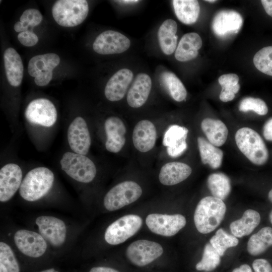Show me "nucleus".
<instances>
[{
	"label": "nucleus",
	"mask_w": 272,
	"mask_h": 272,
	"mask_svg": "<svg viewBox=\"0 0 272 272\" xmlns=\"http://www.w3.org/2000/svg\"><path fill=\"white\" fill-rule=\"evenodd\" d=\"M226 212L224 201L216 197L208 196L198 203L194 214V222L197 231L208 234L215 230L223 220Z\"/></svg>",
	"instance_id": "1"
},
{
	"label": "nucleus",
	"mask_w": 272,
	"mask_h": 272,
	"mask_svg": "<svg viewBox=\"0 0 272 272\" xmlns=\"http://www.w3.org/2000/svg\"><path fill=\"white\" fill-rule=\"evenodd\" d=\"M54 181L53 173L47 167H39L29 171L19 188L25 200L34 201L43 197L51 189Z\"/></svg>",
	"instance_id": "2"
},
{
	"label": "nucleus",
	"mask_w": 272,
	"mask_h": 272,
	"mask_svg": "<svg viewBox=\"0 0 272 272\" xmlns=\"http://www.w3.org/2000/svg\"><path fill=\"white\" fill-rule=\"evenodd\" d=\"M236 145L241 153L256 165L264 164L268 159V152L260 135L249 127L239 129L235 136Z\"/></svg>",
	"instance_id": "3"
},
{
	"label": "nucleus",
	"mask_w": 272,
	"mask_h": 272,
	"mask_svg": "<svg viewBox=\"0 0 272 272\" xmlns=\"http://www.w3.org/2000/svg\"><path fill=\"white\" fill-rule=\"evenodd\" d=\"M89 12L88 2L85 0H59L52 8V16L60 26H77L86 19Z\"/></svg>",
	"instance_id": "4"
},
{
	"label": "nucleus",
	"mask_w": 272,
	"mask_h": 272,
	"mask_svg": "<svg viewBox=\"0 0 272 272\" xmlns=\"http://www.w3.org/2000/svg\"><path fill=\"white\" fill-rule=\"evenodd\" d=\"M62 170L71 178L81 183H89L95 177L96 167L88 157L75 152L64 153L60 161Z\"/></svg>",
	"instance_id": "5"
},
{
	"label": "nucleus",
	"mask_w": 272,
	"mask_h": 272,
	"mask_svg": "<svg viewBox=\"0 0 272 272\" xmlns=\"http://www.w3.org/2000/svg\"><path fill=\"white\" fill-rule=\"evenodd\" d=\"M142 194L141 187L132 181L122 182L113 187L106 194L103 199L105 208L114 211L138 200Z\"/></svg>",
	"instance_id": "6"
},
{
	"label": "nucleus",
	"mask_w": 272,
	"mask_h": 272,
	"mask_svg": "<svg viewBox=\"0 0 272 272\" xmlns=\"http://www.w3.org/2000/svg\"><path fill=\"white\" fill-rule=\"evenodd\" d=\"M143 220L137 215L121 217L111 223L106 229L104 239L110 245H118L134 235L141 228Z\"/></svg>",
	"instance_id": "7"
},
{
	"label": "nucleus",
	"mask_w": 272,
	"mask_h": 272,
	"mask_svg": "<svg viewBox=\"0 0 272 272\" xmlns=\"http://www.w3.org/2000/svg\"><path fill=\"white\" fill-rule=\"evenodd\" d=\"M25 115L27 120L31 123L50 127L56 121L57 112L51 101L45 98H38L28 104Z\"/></svg>",
	"instance_id": "8"
},
{
	"label": "nucleus",
	"mask_w": 272,
	"mask_h": 272,
	"mask_svg": "<svg viewBox=\"0 0 272 272\" xmlns=\"http://www.w3.org/2000/svg\"><path fill=\"white\" fill-rule=\"evenodd\" d=\"M163 252V247L159 243L147 240H138L127 247L126 256L132 264L143 266L157 259Z\"/></svg>",
	"instance_id": "9"
},
{
	"label": "nucleus",
	"mask_w": 272,
	"mask_h": 272,
	"mask_svg": "<svg viewBox=\"0 0 272 272\" xmlns=\"http://www.w3.org/2000/svg\"><path fill=\"white\" fill-rule=\"evenodd\" d=\"M148 228L154 233L163 236L177 234L186 225V219L182 215L149 214L146 219Z\"/></svg>",
	"instance_id": "10"
},
{
	"label": "nucleus",
	"mask_w": 272,
	"mask_h": 272,
	"mask_svg": "<svg viewBox=\"0 0 272 272\" xmlns=\"http://www.w3.org/2000/svg\"><path fill=\"white\" fill-rule=\"evenodd\" d=\"M15 244L23 254L32 258L42 256L47 248L46 240L38 233L26 229L18 230L14 236Z\"/></svg>",
	"instance_id": "11"
},
{
	"label": "nucleus",
	"mask_w": 272,
	"mask_h": 272,
	"mask_svg": "<svg viewBox=\"0 0 272 272\" xmlns=\"http://www.w3.org/2000/svg\"><path fill=\"white\" fill-rule=\"evenodd\" d=\"M130 45V40L123 34L113 30H107L96 37L93 48L100 54H113L125 51Z\"/></svg>",
	"instance_id": "12"
},
{
	"label": "nucleus",
	"mask_w": 272,
	"mask_h": 272,
	"mask_svg": "<svg viewBox=\"0 0 272 272\" xmlns=\"http://www.w3.org/2000/svg\"><path fill=\"white\" fill-rule=\"evenodd\" d=\"M39 234L50 244L59 247L65 242L66 228L64 222L53 216H41L35 220Z\"/></svg>",
	"instance_id": "13"
},
{
	"label": "nucleus",
	"mask_w": 272,
	"mask_h": 272,
	"mask_svg": "<svg viewBox=\"0 0 272 272\" xmlns=\"http://www.w3.org/2000/svg\"><path fill=\"white\" fill-rule=\"evenodd\" d=\"M67 139L74 152L84 155L88 153L91 139L87 124L83 118L78 116L71 122L67 129Z\"/></svg>",
	"instance_id": "14"
},
{
	"label": "nucleus",
	"mask_w": 272,
	"mask_h": 272,
	"mask_svg": "<svg viewBox=\"0 0 272 272\" xmlns=\"http://www.w3.org/2000/svg\"><path fill=\"white\" fill-rule=\"evenodd\" d=\"M22 171L15 163H8L0 170V201L9 200L19 189L22 182Z\"/></svg>",
	"instance_id": "15"
},
{
	"label": "nucleus",
	"mask_w": 272,
	"mask_h": 272,
	"mask_svg": "<svg viewBox=\"0 0 272 272\" xmlns=\"http://www.w3.org/2000/svg\"><path fill=\"white\" fill-rule=\"evenodd\" d=\"M243 23L242 16L234 11H222L215 16L212 22L214 33L225 38L238 32Z\"/></svg>",
	"instance_id": "16"
},
{
	"label": "nucleus",
	"mask_w": 272,
	"mask_h": 272,
	"mask_svg": "<svg viewBox=\"0 0 272 272\" xmlns=\"http://www.w3.org/2000/svg\"><path fill=\"white\" fill-rule=\"evenodd\" d=\"M106 134V149L111 153L119 152L125 143L126 127L121 119L111 116L106 119L104 123Z\"/></svg>",
	"instance_id": "17"
},
{
	"label": "nucleus",
	"mask_w": 272,
	"mask_h": 272,
	"mask_svg": "<svg viewBox=\"0 0 272 272\" xmlns=\"http://www.w3.org/2000/svg\"><path fill=\"white\" fill-rule=\"evenodd\" d=\"M133 75L131 70L124 68L116 72L108 81L104 89L107 100L117 101L125 95L131 83Z\"/></svg>",
	"instance_id": "18"
},
{
	"label": "nucleus",
	"mask_w": 272,
	"mask_h": 272,
	"mask_svg": "<svg viewBox=\"0 0 272 272\" xmlns=\"http://www.w3.org/2000/svg\"><path fill=\"white\" fill-rule=\"evenodd\" d=\"M157 138L155 126L150 120L140 121L134 126L132 142L135 149L141 152H147L154 147Z\"/></svg>",
	"instance_id": "19"
},
{
	"label": "nucleus",
	"mask_w": 272,
	"mask_h": 272,
	"mask_svg": "<svg viewBox=\"0 0 272 272\" xmlns=\"http://www.w3.org/2000/svg\"><path fill=\"white\" fill-rule=\"evenodd\" d=\"M188 130L184 126L172 125L166 131L163 140V145L167 147L168 154L172 157L182 155L187 147L186 139Z\"/></svg>",
	"instance_id": "20"
},
{
	"label": "nucleus",
	"mask_w": 272,
	"mask_h": 272,
	"mask_svg": "<svg viewBox=\"0 0 272 272\" xmlns=\"http://www.w3.org/2000/svg\"><path fill=\"white\" fill-rule=\"evenodd\" d=\"M152 88L151 77L140 73L135 77L127 95V102L132 108H139L147 101Z\"/></svg>",
	"instance_id": "21"
},
{
	"label": "nucleus",
	"mask_w": 272,
	"mask_h": 272,
	"mask_svg": "<svg viewBox=\"0 0 272 272\" xmlns=\"http://www.w3.org/2000/svg\"><path fill=\"white\" fill-rule=\"evenodd\" d=\"M192 172L191 167L185 163L169 162L164 165L160 171V182L165 185L177 184L187 178Z\"/></svg>",
	"instance_id": "22"
},
{
	"label": "nucleus",
	"mask_w": 272,
	"mask_h": 272,
	"mask_svg": "<svg viewBox=\"0 0 272 272\" xmlns=\"http://www.w3.org/2000/svg\"><path fill=\"white\" fill-rule=\"evenodd\" d=\"M4 65L7 79L9 84L18 87L23 77V65L20 55L12 48H7L4 53Z\"/></svg>",
	"instance_id": "23"
},
{
	"label": "nucleus",
	"mask_w": 272,
	"mask_h": 272,
	"mask_svg": "<svg viewBox=\"0 0 272 272\" xmlns=\"http://www.w3.org/2000/svg\"><path fill=\"white\" fill-rule=\"evenodd\" d=\"M202 46L199 35L194 32L184 34L181 38L175 53V58L180 61H186L195 58L198 50Z\"/></svg>",
	"instance_id": "24"
},
{
	"label": "nucleus",
	"mask_w": 272,
	"mask_h": 272,
	"mask_svg": "<svg viewBox=\"0 0 272 272\" xmlns=\"http://www.w3.org/2000/svg\"><path fill=\"white\" fill-rule=\"evenodd\" d=\"M177 30L176 22L171 19L164 21L159 28L158 38L159 45L162 52L166 55L172 54L176 49Z\"/></svg>",
	"instance_id": "25"
},
{
	"label": "nucleus",
	"mask_w": 272,
	"mask_h": 272,
	"mask_svg": "<svg viewBox=\"0 0 272 272\" xmlns=\"http://www.w3.org/2000/svg\"><path fill=\"white\" fill-rule=\"evenodd\" d=\"M201 128L209 142L214 146L220 147L226 142L228 130L220 120L206 118L202 121Z\"/></svg>",
	"instance_id": "26"
},
{
	"label": "nucleus",
	"mask_w": 272,
	"mask_h": 272,
	"mask_svg": "<svg viewBox=\"0 0 272 272\" xmlns=\"http://www.w3.org/2000/svg\"><path fill=\"white\" fill-rule=\"evenodd\" d=\"M260 219V216L257 212L251 209L247 210L241 218L230 224L231 233L238 238L248 235L259 225Z\"/></svg>",
	"instance_id": "27"
},
{
	"label": "nucleus",
	"mask_w": 272,
	"mask_h": 272,
	"mask_svg": "<svg viewBox=\"0 0 272 272\" xmlns=\"http://www.w3.org/2000/svg\"><path fill=\"white\" fill-rule=\"evenodd\" d=\"M172 4L175 15L182 23L191 24L196 21L200 11L197 1L174 0Z\"/></svg>",
	"instance_id": "28"
},
{
	"label": "nucleus",
	"mask_w": 272,
	"mask_h": 272,
	"mask_svg": "<svg viewBox=\"0 0 272 272\" xmlns=\"http://www.w3.org/2000/svg\"><path fill=\"white\" fill-rule=\"evenodd\" d=\"M197 141L202 163L208 164L213 169L219 168L222 163L223 151L203 137H198Z\"/></svg>",
	"instance_id": "29"
},
{
	"label": "nucleus",
	"mask_w": 272,
	"mask_h": 272,
	"mask_svg": "<svg viewBox=\"0 0 272 272\" xmlns=\"http://www.w3.org/2000/svg\"><path fill=\"white\" fill-rule=\"evenodd\" d=\"M271 246L272 228L264 227L250 237L247 250L250 255L256 256L263 253Z\"/></svg>",
	"instance_id": "30"
},
{
	"label": "nucleus",
	"mask_w": 272,
	"mask_h": 272,
	"mask_svg": "<svg viewBox=\"0 0 272 272\" xmlns=\"http://www.w3.org/2000/svg\"><path fill=\"white\" fill-rule=\"evenodd\" d=\"M207 185L213 196L225 199L230 194L231 186L229 178L223 173H215L209 176Z\"/></svg>",
	"instance_id": "31"
},
{
	"label": "nucleus",
	"mask_w": 272,
	"mask_h": 272,
	"mask_svg": "<svg viewBox=\"0 0 272 272\" xmlns=\"http://www.w3.org/2000/svg\"><path fill=\"white\" fill-rule=\"evenodd\" d=\"M161 80L174 100L181 102L186 98V90L174 74L169 71H165L161 74Z\"/></svg>",
	"instance_id": "32"
},
{
	"label": "nucleus",
	"mask_w": 272,
	"mask_h": 272,
	"mask_svg": "<svg viewBox=\"0 0 272 272\" xmlns=\"http://www.w3.org/2000/svg\"><path fill=\"white\" fill-rule=\"evenodd\" d=\"M210 243L221 256L228 248L237 246L239 241L233 235H230L220 228L211 238Z\"/></svg>",
	"instance_id": "33"
},
{
	"label": "nucleus",
	"mask_w": 272,
	"mask_h": 272,
	"mask_svg": "<svg viewBox=\"0 0 272 272\" xmlns=\"http://www.w3.org/2000/svg\"><path fill=\"white\" fill-rule=\"evenodd\" d=\"M221 256L210 243L205 246L202 258L195 265L197 270L210 271L214 270L220 263Z\"/></svg>",
	"instance_id": "34"
},
{
	"label": "nucleus",
	"mask_w": 272,
	"mask_h": 272,
	"mask_svg": "<svg viewBox=\"0 0 272 272\" xmlns=\"http://www.w3.org/2000/svg\"><path fill=\"white\" fill-rule=\"evenodd\" d=\"M253 63L259 71L272 76V46L263 47L256 52Z\"/></svg>",
	"instance_id": "35"
},
{
	"label": "nucleus",
	"mask_w": 272,
	"mask_h": 272,
	"mask_svg": "<svg viewBox=\"0 0 272 272\" xmlns=\"http://www.w3.org/2000/svg\"><path fill=\"white\" fill-rule=\"evenodd\" d=\"M0 263L3 264L9 272H20V266L14 253L7 243L0 242Z\"/></svg>",
	"instance_id": "36"
},
{
	"label": "nucleus",
	"mask_w": 272,
	"mask_h": 272,
	"mask_svg": "<svg viewBox=\"0 0 272 272\" xmlns=\"http://www.w3.org/2000/svg\"><path fill=\"white\" fill-rule=\"evenodd\" d=\"M239 109L242 112L253 111L260 115L267 113V106L262 100L253 97L244 98L240 103Z\"/></svg>",
	"instance_id": "37"
},
{
	"label": "nucleus",
	"mask_w": 272,
	"mask_h": 272,
	"mask_svg": "<svg viewBox=\"0 0 272 272\" xmlns=\"http://www.w3.org/2000/svg\"><path fill=\"white\" fill-rule=\"evenodd\" d=\"M42 15L35 9L26 10L20 18V22L27 28H33L38 25L42 20Z\"/></svg>",
	"instance_id": "38"
},
{
	"label": "nucleus",
	"mask_w": 272,
	"mask_h": 272,
	"mask_svg": "<svg viewBox=\"0 0 272 272\" xmlns=\"http://www.w3.org/2000/svg\"><path fill=\"white\" fill-rule=\"evenodd\" d=\"M48 71L44 62L43 54L37 55L29 61L28 72L30 76L36 77L41 72Z\"/></svg>",
	"instance_id": "39"
},
{
	"label": "nucleus",
	"mask_w": 272,
	"mask_h": 272,
	"mask_svg": "<svg viewBox=\"0 0 272 272\" xmlns=\"http://www.w3.org/2000/svg\"><path fill=\"white\" fill-rule=\"evenodd\" d=\"M19 42L27 47L33 46L38 42V38L32 30L19 33L18 35Z\"/></svg>",
	"instance_id": "40"
},
{
	"label": "nucleus",
	"mask_w": 272,
	"mask_h": 272,
	"mask_svg": "<svg viewBox=\"0 0 272 272\" xmlns=\"http://www.w3.org/2000/svg\"><path fill=\"white\" fill-rule=\"evenodd\" d=\"M254 272H272V266L266 259L258 258L252 263Z\"/></svg>",
	"instance_id": "41"
},
{
	"label": "nucleus",
	"mask_w": 272,
	"mask_h": 272,
	"mask_svg": "<svg viewBox=\"0 0 272 272\" xmlns=\"http://www.w3.org/2000/svg\"><path fill=\"white\" fill-rule=\"evenodd\" d=\"M43 56L47 71H52L59 63L60 58L55 53H46Z\"/></svg>",
	"instance_id": "42"
},
{
	"label": "nucleus",
	"mask_w": 272,
	"mask_h": 272,
	"mask_svg": "<svg viewBox=\"0 0 272 272\" xmlns=\"http://www.w3.org/2000/svg\"><path fill=\"white\" fill-rule=\"evenodd\" d=\"M218 81L221 87L235 85L238 84L239 77L235 74H225L220 76Z\"/></svg>",
	"instance_id": "43"
},
{
	"label": "nucleus",
	"mask_w": 272,
	"mask_h": 272,
	"mask_svg": "<svg viewBox=\"0 0 272 272\" xmlns=\"http://www.w3.org/2000/svg\"><path fill=\"white\" fill-rule=\"evenodd\" d=\"M52 71L42 72L35 78L34 82L37 86L40 87L46 86L52 80Z\"/></svg>",
	"instance_id": "44"
},
{
	"label": "nucleus",
	"mask_w": 272,
	"mask_h": 272,
	"mask_svg": "<svg viewBox=\"0 0 272 272\" xmlns=\"http://www.w3.org/2000/svg\"><path fill=\"white\" fill-rule=\"evenodd\" d=\"M263 134L266 140L272 141V118L265 123L263 127Z\"/></svg>",
	"instance_id": "45"
},
{
	"label": "nucleus",
	"mask_w": 272,
	"mask_h": 272,
	"mask_svg": "<svg viewBox=\"0 0 272 272\" xmlns=\"http://www.w3.org/2000/svg\"><path fill=\"white\" fill-rule=\"evenodd\" d=\"M235 94L231 92L221 91L220 95V100L224 102L232 100L235 98Z\"/></svg>",
	"instance_id": "46"
},
{
	"label": "nucleus",
	"mask_w": 272,
	"mask_h": 272,
	"mask_svg": "<svg viewBox=\"0 0 272 272\" xmlns=\"http://www.w3.org/2000/svg\"><path fill=\"white\" fill-rule=\"evenodd\" d=\"M89 272H119L117 270L109 267L96 266L92 268Z\"/></svg>",
	"instance_id": "47"
},
{
	"label": "nucleus",
	"mask_w": 272,
	"mask_h": 272,
	"mask_svg": "<svg viewBox=\"0 0 272 272\" xmlns=\"http://www.w3.org/2000/svg\"><path fill=\"white\" fill-rule=\"evenodd\" d=\"M261 2L266 13L272 17V1L262 0Z\"/></svg>",
	"instance_id": "48"
},
{
	"label": "nucleus",
	"mask_w": 272,
	"mask_h": 272,
	"mask_svg": "<svg viewBox=\"0 0 272 272\" xmlns=\"http://www.w3.org/2000/svg\"><path fill=\"white\" fill-rule=\"evenodd\" d=\"M14 29L16 32L19 33L29 30L28 28L25 27L20 21L17 22L15 24Z\"/></svg>",
	"instance_id": "49"
},
{
	"label": "nucleus",
	"mask_w": 272,
	"mask_h": 272,
	"mask_svg": "<svg viewBox=\"0 0 272 272\" xmlns=\"http://www.w3.org/2000/svg\"><path fill=\"white\" fill-rule=\"evenodd\" d=\"M232 272H252L251 267L247 264L240 265L239 267L234 268Z\"/></svg>",
	"instance_id": "50"
},
{
	"label": "nucleus",
	"mask_w": 272,
	"mask_h": 272,
	"mask_svg": "<svg viewBox=\"0 0 272 272\" xmlns=\"http://www.w3.org/2000/svg\"><path fill=\"white\" fill-rule=\"evenodd\" d=\"M116 2H118L120 3H123V4H135L139 2V1L137 0H124V1H116Z\"/></svg>",
	"instance_id": "51"
},
{
	"label": "nucleus",
	"mask_w": 272,
	"mask_h": 272,
	"mask_svg": "<svg viewBox=\"0 0 272 272\" xmlns=\"http://www.w3.org/2000/svg\"><path fill=\"white\" fill-rule=\"evenodd\" d=\"M39 272H59V271L56 270L54 268H49V269H46L40 271Z\"/></svg>",
	"instance_id": "52"
},
{
	"label": "nucleus",
	"mask_w": 272,
	"mask_h": 272,
	"mask_svg": "<svg viewBox=\"0 0 272 272\" xmlns=\"http://www.w3.org/2000/svg\"><path fill=\"white\" fill-rule=\"evenodd\" d=\"M0 272H9L6 267L1 263H0Z\"/></svg>",
	"instance_id": "53"
},
{
	"label": "nucleus",
	"mask_w": 272,
	"mask_h": 272,
	"mask_svg": "<svg viewBox=\"0 0 272 272\" xmlns=\"http://www.w3.org/2000/svg\"><path fill=\"white\" fill-rule=\"evenodd\" d=\"M268 198L269 200L271 202H272V189L268 192Z\"/></svg>",
	"instance_id": "54"
},
{
	"label": "nucleus",
	"mask_w": 272,
	"mask_h": 272,
	"mask_svg": "<svg viewBox=\"0 0 272 272\" xmlns=\"http://www.w3.org/2000/svg\"><path fill=\"white\" fill-rule=\"evenodd\" d=\"M269 221H270L271 224H272V210L269 213Z\"/></svg>",
	"instance_id": "55"
},
{
	"label": "nucleus",
	"mask_w": 272,
	"mask_h": 272,
	"mask_svg": "<svg viewBox=\"0 0 272 272\" xmlns=\"http://www.w3.org/2000/svg\"><path fill=\"white\" fill-rule=\"evenodd\" d=\"M206 2H210V3H214L216 1H214V0H208V1H206Z\"/></svg>",
	"instance_id": "56"
}]
</instances>
